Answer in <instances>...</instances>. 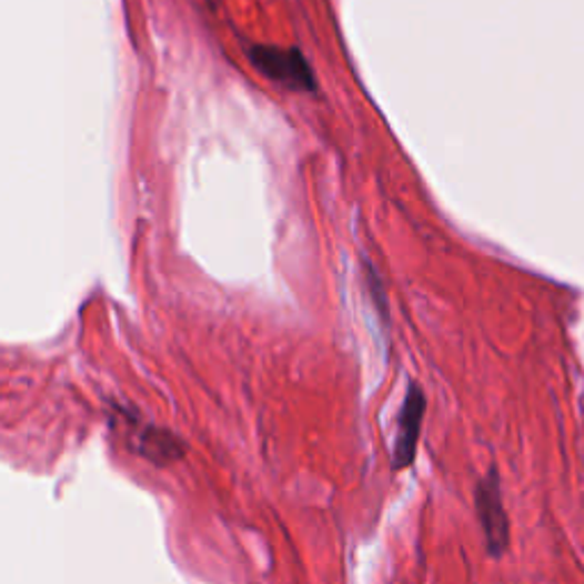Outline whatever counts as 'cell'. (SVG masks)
<instances>
[{"mask_svg": "<svg viewBox=\"0 0 584 584\" xmlns=\"http://www.w3.org/2000/svg\"><path fill=\"white\" fill-rule=\"evenodd\" d=\"M475 512L484 534L486 553L493 560L505 557L512 544V525L505 510L503 484H500V473L495 464L489 466L486 475L480 477L475 486Z\"/></svg>", "mask_w": 584, "mask_h": 584, "instance_id": "cell-1", "label": "cell"}, {"mask_svg": "<svg viewBox=\"0 0 584 584\" xmlns=\"http://www.w3.org/2000/svg\"><path fill=\"white\" fill-rule=\"evenodd\" d=\"M249 62L256 71H261L265 78L285 85L298 92H313L315 90V73L304 58L300 49H279V47H265L254 44L246 51Z\"/></svg>", "mask_w": 584, "mask_h": 584, "instance_id": "cell-2", "label": "cell"}, {"mask_svg": "<svg viewBox=\"0 0 584 584\" xmlns=\"http://www.w3.org/2000/svg\"><path fill=\"white\" fill-rule=\"evenodd\" d=\"M425 411H427L425 391L415 382H411L406 389L404 402H402L395 445H393V469L395 471H404L413 466L415 452H419V443H421Z\"/></svg>", "mask_w": 584, "mask_h": 584, "instance_id": "cell-3", "label": "cell"}, {"mask_svg": "<svg viewBox=\"0 0 584 584\" xmlns=\"http://www.w3.org/2000/svg\"><path fill=\"white\" fill-rule=\"evenodd\" d=\"M129 443L142 459L160 469L181 462L185 454V443L177 434L153 425H138V430H131Z\"/></svg>", "mask_w": 584, "mask_h": 584, "instance_id": "cell-4", "label": "cell"}, {"mask_svg": "<svg viewBox=\"0 0 584 584\" xmlns=\"http://www.w3.org/2000/svg\"><path fill=\"white\" fill-rule=\"evenodd\" d=\"M367 285H370V290H372V300H374V304H377L380 313L386 318V298L382 295V290H380V279L374 276V272H370Z\"/></svg>", "mask_w": 584, "mask_h": 584, "instance_id": "cell-5", "label": "cell"}]
</instances>
